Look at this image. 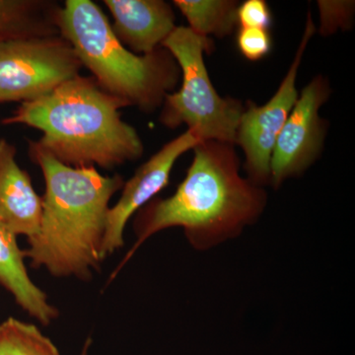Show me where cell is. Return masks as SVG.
<instances>
[{"label":"cell","mask_w":355,"mask_h":355,"mask_svg":"<svg viewBox=\"0 0 355 355\" xmlns=\"http://www.w3.org/2000/svg\"><path fill=\"white\" fill-rule=\"evenodd\" d=\"M193 150L186 177L171 197L155 198L139 210L137 242L116 272L159 231L183 228L191 246L207 251L241 235L263 214L268 196L263 187L240 175L234 144L205 140Z\"/></svg>","instance_id":"6da1fadb"},{"label":"cell","mask_w":355,"mask_h":355,"mask_svg":"<svg viewBox=\"0 0 355 355\" xmlns=\"http://www.w3.org/2000/svg\"><path fill=\"white\" fill-rule=\"evenodd\" d=\"M30 156L46 182L38 233L24 250L34 268L58 277L89 279L101 263L109 203L123 177L103 176L96 167H71L30 142Z\"/></svg>","instance_id":"7a4b0ae2"},{"label":"cell","mask_w":355,"mask_h":355,"mask_svg":"<svg viewBox=\"0 0 355 355\" xmlns=\"http://www.w3.org/2000/svg\"><path fill=\"white\" fill-rule=\"evenodd\" d=\"M128 107L100 87L92 76H78L49 94L21 104L2 125H25L43 132L39 148L71 167L112 169L144 154L137 130L121 120Z\"/></svg>","instance_id":"3957f363"},{"label":"cell","mask_w":355,"mask_h":355,"mask_svg":"<svg viewBox=\"0 0 355 355\" xmlns=\"http://www.w3.org/2000/svg\"><path fill=\"white\" fill-rule=\"evenodd\" d=\"M60 36L76 51L96 83L128 107L151 113L174 92L181 70L166 49L139 55L114 34L108 18L91 0H67L58 14Z\"/></svg>","instance_id":"277c9868"},{"label":"cell","mask_w":355,"mask_h":355,"mask_svg":"<svg viewBox=\"0 0 355 355\" xmlns=\"http://www.w3.org/2000/svg\"><path fill=\"white\" fill-rule=\"evenodd\" d=\"M181 70L182 85L165 97L160 123L176 128L186 125L202 140L234 144L245 105L234 98H223L210 80L203 55L214 51L211 38L179 26L163 42Z\"/></svg>","instance_id":"5b68a950"},{"label":"cell","mask_w":355,"mask_h":355,"mask_svg":"<svg viewBox=\"0 0 355 355\" xmlns=\"http://www.w3.org/2000/svg\"><path fill=\"white\" fill-rule=\"evenodd\" d=\"M83 67L60 35L0 40V103L38 99L80 76Z\"/></svg>","instance_id":"8992f818"},{"label":"cell","mask_w":355,"mask_h":355,"mask_svg":"<svg viewBox=\"0 0 355 355\" xmlns=\"http://www.w3.org/2000/svg\"><path fill=\"white\" fill-rule=\"evenodd\" d=\"M315 32L316 26L309 12L293 62L277 92L263 106H258L251 101L245 105L238 125L235 146H240L244 153V167L248 179L258 186L270 184L273 147L297 101L299 93L296 80L298 71L306 49Z\"/></svg>","instance_id":"52a82bcc"},{"label":"cell","mask_w":355,"mask_h":355,"mask_svg":"<svg viewBox=\"0 0 355 355\" xmlns=\"http://www.w3.org/2000/svg\"><path fill=\"white\" fill-rule=\"evenodd\" d=\"M331 93L323 76L314 77L301 91L273 147L270 180L273 188L302 175L321 155L328 123L319 112Z\"/></svg>","instance_id":"ba28073f"},{"label":"cell","mask_w":355,"mask_h":355,"mask_svg":"<svg viewBox=\"0 0 355 355\" xmlns=\"http://www.w3.org/2000/svg\"><path fill=\"white\" fill-rule=\"evenodd\" d=\"M202 140L191 130L165 144L140 166L127 183L119 202L109 209L101 251L102 260L123 246V231L130 217L154 200L169 184L178 159L195 148Z\"/></svg>","instance_id":"9c48e42d"},{"label":"cell","mask_w":355,"mask_h":355,"mask_svg":"<svg viewBox=\"0 0 355 355\" xmlns=\"http://www.w3.org/2000/svg\"><path fill=\"white\" fill-rule=\"evenodd\" d=\"M114 17V34L132 53L149 55L174 31L175 13L163 0H105Z\"/></svg>","instance_id":"30bf717a"},{"label":"cell","mask_w":355,"mask_h":355,"mask_svg":"<svg viewBox=\"0 0 355 355\" xmlns=\"http://www.w3.org/2000/svg\"><path fill=\"white\" fill-rule=\"evenodd\" d=\"M42 198L27 171L16 162V148L0 139V221L16 236L38 233Z\"/></svg>","instance_id":"8fae6325"},{"label":"cell","mask_w":355,"mask_h":355,"mask_svg":"<svg viewBox=\"0 0 355 355\" xmlns=\"http://www.w3.org/2000/svg\"><path fill=\"white\" fill-rule=\"evenodd\" d=\"M13 232L0 221V284L12 294L16 303L30 316L49 324L58 317V311L48 301V296L28 275L24 251L18 246Z\"/></svg>","instance_id":"7c38bea8"},{"label":"cell","mask_w":355,"mask_h":355,"mask_svg":"<svg viewBox=\"0 0 355 355\" xmlns=\"http://www.w3.org/2000/svg\"><path fill=\"white\" fill-rule=\"evenodd\" d=\"M60 9L44 0H0V40L60 35Z\"/></svg>","instance_id":"4fadbf2b"},{"label":"cell","mask_w":355,"mask_h":355,"mask_svg":"<svg viewBox=\"0 0 355 355\" xmlns=\"http://www.w3.org/2000/svg\"><path fill=\"white\" fill-rule=\"evenodd\" d=\"M175 6L189 22V28L198 35L224 38L232 34L239 2L232 0H176Z\"/></svg>","instance_id":"5bb4252c"},{"label":"cell","mask_w":355,"mask_h":355,"mask_svg":"<svg viewBox=\"0 0 355 355\" xmlns=\"http://www.w3.org/2000/svg\"><path fill=\"white\" fill-rule=\"evenodd\" d=\"M0 355H60L38 327L8 318L0 324Z\"/></svg>","instance_id":"9a60e30c"},{"label":"cell","mask_w":355,"mask_h":355,"mask_svg":"<svg viewBox=\"0 0 355 355\" xmlns=\"http://www.w3.org/2000/svg\"><path fill=\"white\" fill-rule=\"evenodd\" d=\"M319 8L321 36L329 37L335 33L347 31L354 26L355 2L349 0H320Z\"/></svg>","instance_id":"2e32d148"},{"label":"cell","mask_w":355,"mask_h":355,"mask_svg":"<svg viewBox=\"0 0 355 355\" xmlns=\"http://www.w3.org/2000/svg\"><path fill=\"white\" fill-rule=\"evenodd\" d=\"M236 43L240 53L250 62H258L268 57L272 49L270 30L239 28Z\"/></svg>","instance_id":"e0dca14e"},{"label":"cell","mask_w":355,"mask_h":355,"mask_svg":"<svg viewBox=\"0 0 355 355\" xmlns=\"http://www.w3.org/2000/svg\"><path fill=\"white\" fill-rule=\"evenodd\" d=\"M239 28L270 30L272 25V13L265 0H246L239 3L236 11Z\"/></svg>","instance_id":"ac0fdd59"},{"label":"cell","mask_w":355,"mask_h":355,"mask_svg":"<svg viewBox=\"0 0 355 355\" xmlns=\"http://www.w3.org/2000/svg\"><path fill=\"white\" fill-rule=\"evenodd\" d=\"M87 347H88V345H86L85 349H84V350H83V355H86V349H87Z\"/></svg>","instance_id":"d6986e66"}]
</instances>
